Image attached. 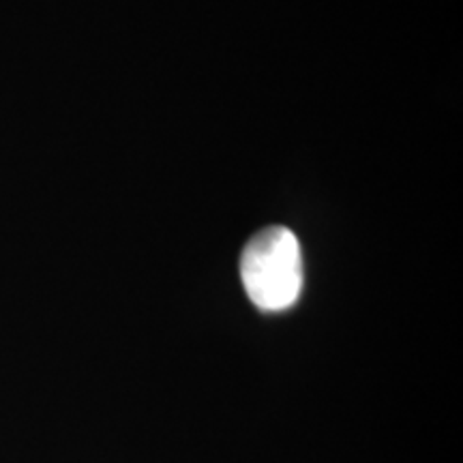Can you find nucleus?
Instances as JSON below:
<instances>
[{"instance_id": "nucleus-1", "label": "nucleus", "mask_w": 463, "mask_h": 463, "mask_svg": "<svg viewBox=\"0 0 463 463\" xmlns=\"http://www.w3.org/2000/svg\"><path fill=\"white\" fill-rule=\"evenodd\" d=\"M241 279L258 309L277 314L303 292V251L292 230L273 225L258 232L242 249Z\"/></svg>"}]
</instances>
